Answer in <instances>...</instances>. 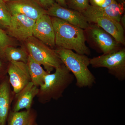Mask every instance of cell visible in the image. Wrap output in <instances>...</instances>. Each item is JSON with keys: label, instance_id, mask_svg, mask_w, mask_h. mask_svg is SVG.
Returning a JSON list of instances; mask_svg holds the SVG:
<instances>
[{"label": "cell", "instance_id": "6da1fadb", "mask_svg": "<svg viewBox=\"0 0 125 125\" xmlns=\"http://www.w3.org/2000/svg\"><path fill=\"white\" fill-rule=\"evenodd\" d=\"M57 48L74 51L78 54L90 55L86 45L85 31L81 28L55 17H51Z\"/></svg>", "mask_w": 125, "mask_h": 125}, {"label": "cell", "instance_id": "7a4b0ae2", "mask_svg": "<svg viewBox=\"0 0 125 125\" xmlns=\"http://www.w3.org/2000/svg\"><path fill=\"white\" fill-rule=\"evenodd\" d=\"M74 77L62 63L55 69L54 73H48L43 83L39 87L37 97L40 103L45 104L52 100H58L62 97L65 90L72 83Z\"/></svg>", "mask_w": 125, "mask_h": 125}, {"label": "cell", "instance_id": "3957f363", "mask_svg": "<svg viewBox=\"0 0 125 125\" xmlns=\"http://www.w3.org/2000/svg\"><path fill=\"white\" fill-rule=\"evenodd\" d=\"M55 50L62 63L76 79L77 87L90 88L96 83V78L88 68L90 58L87 55L63 48Z\"/></svg>", "mask_w": 125, "mask_h": 125}, {"label": "cell", "instance_id": "277c9868", "mask_svg": "<svg viewBox=\"0 0 125 125\" xmlns=\"http://www.w3.org/2000/svg\"><path fill=\"white\" fill-rule=\"evenodd\" d=\"M24 42L29 55L42 65L49 73L62 64V61L55 49L45 45L33 36Z\"/></svg>", "mask_w": 125, "mask_h": 125}, {"label": "cell", "instance_id": "5b68a950", "mask_svg": "<svg viewBox=\"0 0 125 125\" xmlns=\"http://www.w3.org/2000/svg\"><path fill=\"white\" fill-rule=\"evenodd\" d=\"M89 62L94 68H107L109 74L120 81L125 80V48L112 53L90 58Z\"/></svg>", "mask_w": 125, "mask_h": 125}, {"label": "cell", "instance_id": "8992f818", "mask_svg": "<svg viewBox=\"0 0 125 125\" xmlns=\"http://www.w3.org/2000/svg\"><path fill=\"white\" fill-rule=\"evenodd\" d=\"M89 38L103 53L110 54L121 49V45L114 38L97 25L90 24L84 30Z\"/></svg>", "mask_w": 125, "mask_h": 125}, {"label": "cell", "instance_id": "52a82bcc", "mask_svg": "<svg viewBox=\"0 0 125 125\" xmlns=\"http://www.w3.org/2000/svg\"><path fill=\"white\" fill-rule=\"evenodd\" d=\"M7 75L15 94L31 82L27 64L24 62L16 61L9 62Z\"/></svg>", "mask_w": 125, "mask_h": 125}, {"label": "cell", "instance_id": "ba28073f", "mask_svg": "<svg viewBox=\"0 0 125 125\" xmlns=\"http://www.w3.org/2000/svg\"><path fill=\"white\" fill-rule=\"evenodd\" d=\"M36 20L23 15L12 16L10 24L6 30L9 36L24 42L33 36Z\"/></svg>", "mask_w": 125, "mask_h": 125}, {"label": "cell", "instance_id": "9c48e42d", "mask_svg": "<svg viewBox=\"0 0 125 125\" xmlns=\"http://www.w3.org/2000/svg\"><path fill=\"white\" fill-rule=\"evenodd\" d=\"M90 24L97 25L111 35L118 43L125 45V29L120 23L111 18L83 13Z\"/></svg>", "mask_w": 125, "mask_h": 125}, {"label": "cell", "instance_id": "30bf717a", "mask_svg": "<svg viewBox=\"0 0 125 125\" xmlns=\"http://www.w3.org/2000/svg\"><path fill=\"white\" fill-rule=\"evenodd\" d=\"M6 3L11 16L23 15L36 21L47 13V10L34 0H14Z\"/></svg>", "mask_w": 125, "mask_h": 125}, {"label": "cell", "instance_id": "8fae6325", "mask_svg": "<svg viewBox=\"0 0 125 125\" xmlns=\"http://www.w3.org/2000/svg\"><path fill=\"white\" fill-rule=\"evenodd\" d=\"M51 17H55L76 25L84 30L87 29L90 23L83 14L72 9L62 7L55 2L47 10Z\"/></svg>", "mask_w": 125, "mask_h": 125}, {"label": "cell", "instance_id": "7c38bea8", "mask_svg": "<svg viewBox=\"0 0 125 125\" xmlns=\"http://www.w3.org/2000/svg\"><path fill=\"white\" fill-rule=\"evenodd\" d=\"M33 36L52 49L56 46L54 27L51 18L47 14L43 15L36 21Z\"/></svg>", "mask_w": 125, "mask_h": 125}, {"label": "cell", "instance_id": "4fadbf2b", "mask_svg": "<svg viewBox=\"0 0 125 125\" xmlns=\"http://www.w3.org/2000/svg\"><path fill=\"white\" fill-rule=\"evenodd\" d=\"M15 94L7 75L0 80V125H6Z\"/></svg>", "mask_w": 125, "mask_h": 125}, {"label": "cell", "instance_id": "5bb4252c", "mask_svg": "<svg viewBox=\"0 0 125 125\" xmlns=\"http://www.w3.org/2000/svg\"><path fill=\"white\" fill-rule=\"evenodd\" d=\"M38 92L39 87L31 82L29 83L19 92L15 94L11 111L18 112L23 109H31L34 99L37 96Z\"/></svg>", "mask_w": 125, "mask_h": 125}, {"label": "cell", "instance_id": "9a60e30c", "mask_svg": "<svg viewBox=\"0 0 125 125\" xmlns=\"http://www.w3.org/2000/svg\"><path fill=\"white\" fill-rule=\"evenodd\" d=\"M125 6L115 1L104 7H94L90 5L83 13L107 17L120 22L122 16L125 13Z\"/></svg>", "mask_w": 125, "mask_h": 125}, {"label": "cell", "instance_id": "2e32d148", "mask_svg": "<svg viewBox=\"0 0 125 125\" xmlns=\"http://www.w3.org/2000/svg\"><path fill=\"white\" fill-rule=\"evenodd\" d=\"M27 64L31 83L39 87L43 83L45 77L48 73V72L29 55Z\"/></svg>", "mask_w": 125, "mask_h": 125}, {"label": "cell", "instance_id": "e0dca14e", "mask_svg": "<svg viewBox=\"0 0 125 125\" xmlns=\"http://www.w3.org/2000/svg\"><path fill=\"white\" fill-rule=\"evenodd\" d=\"M37 117V112L33 109L13 112L10 111L6 125H26L34 117Z\"/></svg>", "mask_w": 125, "mask_h": 125}, {"label": "cell", "instance_id": "ac0fdd59", "mask_svg": "<svg viewBox=\"0 0 125 125\" xmlns=\"http://www.w3.org/2000/svg\"><path fill=\"white\" fill-rule=\"evenodd\" d=\"M28 57V53L26 49L11 46L5 49L3 58L8 62H20L27 64Z\"/></svg>", "mask_w": 125, "mask_h": 125}, {"label": "cell", "instance_id": "d6986e66", "mask_svg": "<svg viewBox=\"0 0 125 125\" xmlns=\"http://www.w3.org/2000/svg\"><path fill=\"white\" fill-rule=\"evenodd\" d=\"M11 16L7 9L6 3L0 0V28L6 31L10 24Z\"/></svg>", "mask_w": 125, "mask_h": 125}, {"label": "cell", "instance_id": "ffe728a7", "mask_svg": "<svg viewBox=\"0 0 125 125\" xmlns=\"http://www.w3.org/2000/svg\"><path fill=\"white\" fill-rule=\"evenodd\" d=\"M67 8L83 13L90 5L89 0H65Z\"/></svg>", "mask_w": 125, "mask_h": 125}, {"label": "cell", "instance_id": "44dd1931", "mask_svg": "<svg viewBox=\"0 0 125 125\" xmlns=\"http://www.w3.org/2000/svg\"><path fill=\"white\" fill-rule=\"evenodd\" d=\"M12 41L6 31L0 28V58H3L4 52L7 47L12 46Z\"/></svg>", "mask_w": 125, "mask_h": 125}, {"label": "cell", "instance_id": "7402d4cb", "mask_svg": "<svg viewBox=\"0 0 125 125\" xmlns=\"http://www.w3.org/2000/svg\"><path fill=\"white\" fill-rule=\"evenodd\" d=\"M90 5L98 7H106L115 1V0H89Z\"/></svg>", "mask_w": 125, "mask_h": 125}, {"label": "cell", "instance_id": "603a6c76", "mask_svg": "<svg viewBox=\"0 0 125 125\" xmlns=\"http://www.w3.org/2000/svg\"><path fill=\"white\" fill-rule=\"evenodd\" d=\"M43 9L47 10L50 7H51L55 1L54 0H34Z\"/></svg>", "mask_w": 125, "mask_h": 125}, {"label": "cell", "instance_id": "cb8c5ba5", "mask_svg": "<svg viewBox=\"0 0 125 125\" xmlns=\"http://www.w3.org/2000/svg\"><path fill=\"white\" fill-rule=\"evenodd\" d=\"M3 58L0 59V80L7 75V67H4V63L2 60Z\"/></svg>", "mask_w": 125, "mask_h": 125}, {"label": "cell", "instance_id": "d4e9b609", "mask_svg": "<svg viewBox=\"0 0 125 125\" xmlns=\"http://www.w3.org/2000/svg\"><path fill=\"white\" fill-rule=\"evenodd\" d=\"M55 2L62 7L67 8L65 0H54Z\"/></svg>", "mask_w": 125, "mask_h": 125}, {"label": "cell", "instance_id": "484cf974", "mask_svg": "<svg viewBox=\"0 0 125 125\" xmlns=\"http://www.w3.org/2000/svg\"><path fill=\"white\" fill-rule=\"evenodd\" d=\"M120 23L122 25L123 28L125 29V13H124L123 14V15L122 16L120 20Z\"/></svg>", "mask_w": 125, "mask_h": 125}, {"label": "cell", "instance_id": "4316f807", "mask_svg": "<svg viewBox=\"0 0 125 125\" xmlns=\"http://www.w3.org/2000/svg\"><path fill=\"white\" fill-rule=\"evenodd\" d=\"M37 117H34L32 118L26 125H38L36 121Z\"/></svg>", "mask_w": 125, "mask_h": 125}, {"label": "cell", "instance_id": "83f0119b", "mask_svg": "<svg viewBox=\"0 0 125 125\" xmlns=\"http://www.w3.org/2000/svg\"><path fill=\"white\" fill-rule=\"evenodd\" d=\"M115 0L118 3L125 6V0Z\"/></svg>", "mask_w": 125, "mask_h": 125}, {"label": "cell", "instance_id": "f1b7e54d", "mask_svg": "<svg viewBox=\"0 0 125 125\" xmlns=\"http://www.w3.org/2000/svg\"><path fill=\"white\" fill-rule=\"evenodd\" d=\"M5 2H6L9 1H11L14 0H3Z\"/></svg>", "mask_w": 125, "mask_h": 125}]
</instances>
